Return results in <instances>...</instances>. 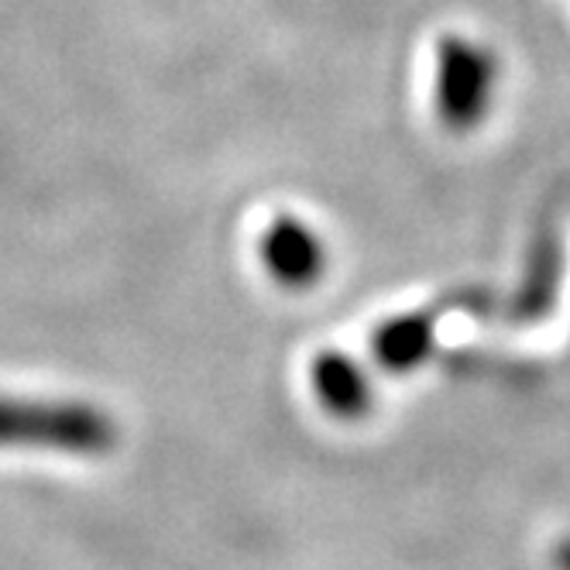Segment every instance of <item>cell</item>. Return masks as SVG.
<instances>
[{
  "instance_id": "6da1fadb",
  "label": "cell",
  "mask_w": 570,
  "mask_h": 570,
  "mask_svg": "<svg viewBox=\"0 0 570 570\" xmlns=\"http://www.w3.org/2000/svg\"><path fill=\"white\" fill-rule=\"evenodd\" d=\"M114 440V423L87 402L0 399V446H52L62 454L100 458Z\"/></svg>"
},
{
  "instance_id": "7a4b0ae2",
  "label": "cell",
  "mask_w": 570,
  "mask_h": 570,
  "mask_svg": "<svg viewBox=\"0 0 570 570\" xmlns=\"http://www.w3.org/2000/svg\"><path fill=\"white\" fill-rule=\"evenodd\" d=\"M495 59L464 38H443L436 52V110L451 131H471L492 104Z\"/></svg>"
},
{
  "instance_id": "3957f363",
  "label": "cell",
  "mask_w": 570,
  "mask_h": 570,
  "mask_svg": "<svg viewBox=\"0 0 570 570\" xmlns=\"http://www.w3.org/2000/svg\"><path fill=\"white\" fill-rule=\"evenodd\" d=\"M265 268L289 289H306L323 272V244L309 224L296 217H275L262 237Z\"/></svg>"
},
{
  "instance_id": "277c9868",
  "label": "cell",
  "mask_w": 570,
  "mask_h": 570,
  "mask_svg": "<svg viewBox=\"0 0 570 570\" xmlns=\"http://www.w3.org/2000/svg\"><path fill=\"white\" fill-rule=\"evenodd\" d=\"M313 392L334 416H361L372 405V382L361 364L341 351H323L313 361Z\"/></svg>"
},
{
  "instance_id": "5b68a950",
  "label": "cell",
  "mask_w": 570,
  "mask_h": 570,
  "mask_svg": "<svg viewBox=\"0 0 570 570\" xmlns=\"http://www.w3.org/2000/svg\"><path fill=\"white\" fill-rule=\"evenodd\" d=\"M433 347V316H395L375 334V357L389 372H413Z\"/></svg>"
},
{
  "instance_id": "8992f818",
  "label": "cell",
  "mask_w": 570,
  "mask_h": 570,
  "mask_svg": "<svg viewBox=\"0 0 570 570\" xmlns=\"http://www.w3.org/2000/svg\"><path fill=\"white\" fill-rule=\"evenodd\" d=\"M560 567H563V570H570V543L560 550Z\"/></svg>"
}]
</instances>
